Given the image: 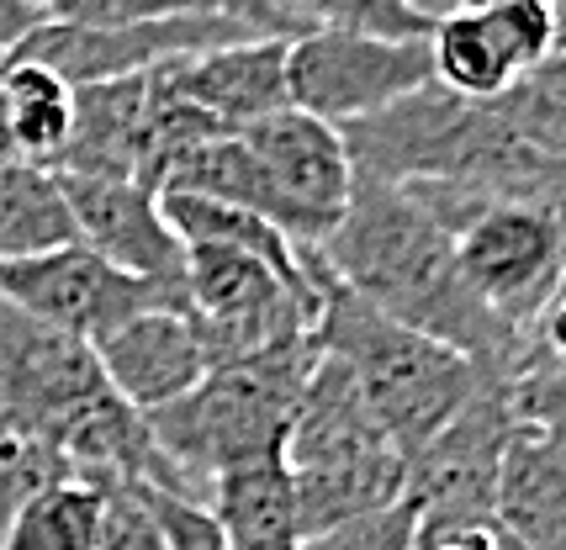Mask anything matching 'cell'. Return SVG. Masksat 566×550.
Instances as JSON below:
<instances>
[{
  "label": "cell",
  "mask_w": 566,
  "mask_h": 550,
  "mask_svg": "<svg viewBox=\"0 0 566 550\" xmlns=\"http://www.w3.org/2000/svg\"><path fill=\"white\" fill-rule=\"evenodd\" d=\"M0 127L22 165L59 170L74 138V85L43 64H6L0 70Z\"/></svg>",
  "instance_id": "obj_18"
},
{
  "label": "cell",
  "mask_w": 566,
  "mask_h": 550,
  "mask_svg": "<svg viewBox=\"0 0 566 550\" xmlns=\"http://www.w3.org/2000/svg\"><path fill=\"white\" fill-rule=\"evenodd\" d=\"M313 366H318V339L302 334L292 345L207 371L197 392L148 413L154 445L180 476L186 498L207 503L222 472L286 455L296 402H302Z\"/></svg>",
  "instance_id": "obj_2"
},
{
  "label": "cell",
  "mask_w": 566,
  "mask_h": 550,
  "mask_svg": "<svg viewBox=\"0 0 566 550\" xmlns=\"http://www.w3.org/2000/svg\"><path fill=\"white\" fill-rule=\"evenodd\" d=\"M101 376L106 387L138 408V413H159L180 402L186 392H197L207 381V345H201L197 324L186 307H154V313H138L127 318L117 334H106L96 345Z\"/></svg>",
  "instance_id": "obj_14"
},
{
  "label": "cell",
  "mask_w": 566,
  "mask_h": 550,
  "mask_svg": "<svg viewBox=\"0 0 566 550\" xmlns=\"http://www.w3.org/2000/svg\"><path fill=\"white\" fill-rule=\"evenodd\" d=\"M493 6H509V0H450V11H493Z\"/></svg>",
  "instance_id": "obj_28"
},
{
  "label": "cell",
  "mask_w": 566,
  "mask_h": 550,
  "mask_svg": "<svg viewBox=\"0 0 566 550\" xmlns=\"http://www.w3.org/2000/svg\"><path fill=\"white\" fill-rule=\"evenodd\" d=\"M328 275L387 313L397 324L419 328L450 350L471 355L488 376H514L530 360L535 339H518L467 292L455 271V239L440 228L402 186L355 176L345 223L323 244Z\"/></svg>",
  "instance_id": "obj_1"
},
{
  "label": "cell",
  "mask_w": 566,
  "mask_h": 550,
  "mask_svg": "<svg viewBox=\"0 0 566 550\" xmlns=\"http://www.w3.org/2000/svg\"><path fill=\"white\" fill-rule=\"evenodd\" d=\"M286 466L296 476L307 540L366 514H387L408 498V455L376 424L345 366L323 350L296 402Z\"/></svg>",
  "instance_id": "obj_4"
},
{
  "label": "cell",
  "mask_w": 566,
  "mask_h": 550,
  "mask_svg": "<svg viewBox=\"0 0 566 550\" xmlns=\"http://www.w3.org/2000/svg\"><path fill=\"white\" fill-rule=\"evenodd\" d=\"M11 159H17V154H11V138H6V127H0V170H6Z\"/></svg>",
  "instance_id": "obj_31"
},
{
  "label": "cell",
  "mask_w": 566,
  "mask_h": 550,
  "mask_svg": "<svg viewBox=\"0 0 566 550\" xmlns=\"http://www.w3.org/2000/svg\"><path fill=\"white\" fill-rule=\"evenodd\" d=\"M397 6H419L429 17H444V11H450V0H397Z\"/></svg>",
  "instance_id": "obj_29"
},
{
  "label": "cell",
  "mask_w": 566,
  "mask_h": 550,
  "mask_svg": "<svg viewBox=\"0 0 566 550\" xmlns=\"http://www.w3.org/2000/svg\"><path fill=\"white\" fill-rule=\"evenodd\" d=\"M556 49H566V0H556Z\"/></svg>",
  "instance_id": "obj_30"
},
{
  "label": "cell",
  "mask_w": 566,
  "mask_h": 550,
  "mask_svg": "<svg viewBox=\"0 0 566 550\" xmlns=\"http://www.w3.org/2000/svg\"><path fill=\"white\" fill-rule=\"evenodd\" d=\"M27 6H32L38 17H53V11H59V0H27Z\"/></svg>",
  "instance_id": "obj_32"
},
{
  "label": "cell",
  "mask_w": 566,
  "mask_h": 550,
  "mask_svg": "<svg viewBox=\"0 0 566 550\" xmlns=\"http://www.w3.org/2000/svg\"><path fill=\"white\" fill-rule=\"evenodd\" d=\"M493 106L530 149L551 154V159H566V101L545 96V91H535V85L524 80V85H514V91L503 101H493Z\"/></svg>",
  "instance_id": "obj_23"
},
{
  "label": "cell",
  "mask_w": 566,
  "mask_h": 550,
  "mask_svg": "<svg viewBox=\"0 0 566 550\" xmlns=\"http://www.w3.org/2000/svg\"><path fill=\"white\" fill-rule=\"evenodd\" d=\"M186 313L212 371L292 345L318 324V302L286 286L271 265L233 250H186Z\"/></svg>",
  "instance_id": "obj_9"
},
{
  "label": "cell",
  "mask_w": 566,
  "mask_h": 550,
  "mask_svg": "<svg viewBox=\"0 0 566 550\" xmlns=\"http://www.w3.org/2000/svg\"><path fill=\"white\" fill-rule=\"evenodd\" d=\"M96 487V482H91ZM96 550H170L165 529L154 519L148 487L133 482H101V540Z\"/></svg>",
  "instance_id": "obj_22"
},
{
  "label": "cell",
  "mask_w": 566,
  "mask_h": 550,
  "mask_svg": "<svg viewBox=\"0 0 566 550\" xmlns=\"http://www.w3.org/2000/svg\"><path fill=\"white\" fill-rule=\"evenodd\" d=\"M493 529L514 550H566V429L518 419L497 472Z\"/></svg>",
  "instance_id": "obj_16"
},
{
  "label": "cell",
  "mask_w": 566,
  "mask_h": 550,
  "mask_svg": "<svg viewBox=\"0 0 566 550\" xmlns=\"http://www.w3.org/2000/svg\"><path fill=\"white\" fill-rule=\"evenodd\" d=\"M254 38H265V32L249 22H233V17H222V11L154 17V22H127V27L38 22L6 64H43V70H53L59 80H70L74 91H85V85L154 75V70H165V64L233 49V43H254Z\"/></svg>",
  "instance_id": "obj_7"
},
{
  "label": "cell",
  "mask_w": 566,
  "mask_h": 550,
  "mask_svg": "<svg viewBox=\"0 0 566 550\" xmlns=\"http://www.w3.org/2000/svg\"><path fill=\"white\" fill-rule=\"evenodd\" d=\"M239 144L265 170L275 228L302 250H323L328 233L345 223L349 191H355L345 133L296 112V106H281L271 117L249 123L239 133Z\"/></svg>",
  "instance_id": "obj_11"
},
{
  "label": "cell",
  "mask_w": 566,
  "mask_h": 550,
  "mask_svg": "<svg viewBox=\"0 0 566 550\" xmlns=\"http://www.w3.org/2000/svg\"><path fill=\"white\" fill-rule=\"evenodd\" d=\"M518 429L509 376H488L482 392L408 461V503L419 514V540L488 529L497 503V472Z\"/></svg>",
  "instance_id": "obj_6"
},
{
  "label": "cell",
  "mask_w": 566,
  "mask_h": 550,
  "mask_svg": "<svg viewBox=\"0 0 566 550\" xmlns=\"http://www.w3.org/2000/svg\"><path fill=\"white\" fill-rule=\"evenodd\" d=\"M74 466L64 445L49 429L27 424H0V535L11 529V519L22 514L32 498H43L49 487L70 482Z\"/></svg>",
  "instance_id": "obj_21"
},
{
  "label": "cell",
  "mask_w": 566,
  "mask_h": 550,
  "mask_svg": "<svg viewBox=\"0 0 566 550\" xmlns=\"http://www.w3.org/2000/svg\"><path fill=\"white\" fill-rule=\"evenodd\" d=\"M286 53H292V38H254V43L165 64L154 75L175 101L197 106L201 117H212L228 133H244L249 123L292 106L286 101Z\"/></svg>",
  "instance_id": "obj_15"
},
{
  "label": "cell",
  "mask_w": 566,
  "mask_h": 550,
  "mask_svg": "<svg viewBox=\"0 0 566 550\" xmlns=\"http://www.w3.org/2000/svg\"><path fill=\"white\" fill-rule=\"evenodd\" d=\"M455 271L497 324L535 339L541 313L566 281V228L524 201H488L455 228Z\"/></svg>",
  "instance_id": "obj_5"
},
{
  "label": "cell",
  "mask_w": 566,
  "mask_h": 550,
  "mask_svg": "<svg viewBox=\"0 0 566 550\" xmlns=\"http://www.w3.org/2000/svg\"><path fill=\"white\" fill-rule=\"evenodd\" d=\"M313 339H318L323 355H334L349 371L366 408L376 413V424L392 434L397 451L408 461L444 424H455V413L488 381V371L471 355L450 350V345L397 324L387 313H376L370 302L345 292L334 275L323 281V307L318 324H313Z\"/></svg>",
  "instance_id": "obj_3"
},
{
  "label": "cell",
  "mask_w": 566,
  "mask_h": 550,
  "mask_svg": "<svg viewBox=\"0 0 566 550\" xmlns=\"http://www.w3.org/2000/svg\"><path fill=\"white\" fill-rule=\"evenodd\" d=\"M38 22H49V17H38L27 0H0V59H11V53L22 49V38Z\"/></svg>",
  "instance_id": "obj_26"
},
{
  "label": "cell",
  "mask_w": 566,
  "mask_h": 550,
  "mask_svg": "<svg viewBox=\"0 0 566 550\" xmlns=\"http://www.w3.org/2000/svg\"><path fill=\"white\" fill-rule=\"evenodd\" d=\"M0 302H11L17 313L38 318L43 328H59L96 350L106 334H117L138 313L186 307V286H159L144 275H127L74 239L53 254L0 265Z\"/></svg>",
  "instance_id": "obj_10"
},
{
  "label": "cell",
  "mask_w": 566,
  "mask_h": 550,
  "mask_svg": "<svg viewBox=\"0 0 566 550\" xmlns=\"http://www.w3.org/2000/svg\"><path fill=\"white\" fill-rule=\"evenodd\" d=\"M148 503H154V519L165 529L170 550H233L207 503L180 498V493H159V487H148Z\"/></svg>",
  "instance_id": "obj_25"
},
{
  "label": "cell",
  "mask_w": 566,
  "mask_h": 550,
  "mask_svg": "<svg viewBox=\"0 0 566 550\" xmlns=\"http://www.w3.org/2000/svg\"><path fill=\"white\" fill-rule=\"evenodd\" d=\"M64 244H74V218L59 176L11 159L0 170V265H22Z\"/></svg>",
  "instance_id": "obj_19"
},
{
  "label": "cell",
  "mask_w": 566,
  "mask_h": 550,
  "mask_svg": "<svg viewBox=\"0 0 566 550\" xmlns=\"http://www.w3.org/2000/svg\"><path fill=\"white\" fill-rule=\"evenodd\" d=\"M207 508L218 514L233 550H307V519L286 455L222 472L207 493Z\"/></svg>",
  "instance_id": "obj_17"
},
{
  "label": "cell",
  "mask_w": 566,
  "mask_h": 550,
  "mask_svg": "<svg viewBox=\"0 0 566 550\" xmlns=\"http://www.w3.org/2000/svg\"><path fill=\"white\" fill-rule=\"evenodd\" d=\"M307 550H419V514L402 498L387 514H366L355 525H339L318 540H307Z\"/></svg>",
  "instance_id": "obj_24"
},
{
  "label": "cell",
  "mask_w": 566,
  "mask_h": 550,
  "mask_svg": "<svg viewBox=\"0 0 566 550\" xmlns=\"http://www.w3.org/2000/svg\"><path fill=\"white\" fill-rule=\"evenodd\" d=\"M434 85L493 106L556 53V0H509L493 11H444L434 38Z\"/></svg>",
  "instance_id": "obj_12"
},
{
  "label": "cell",
  "mask_w": 566,
  "mask_h": 550,
  "mask_svg": "<svg viewBox=\"0 0 566 550\" xmlns=\"http://www.w3.org/2000/svg\"><path fill=\"white\" fill-rule=\"evenodd\" d=\"M530 85L535 91H545V96H556V101H566V49H556L551 59H545L541 70L530 75Z\"/></svg>",
  "instance_id": "obj_27"
},
{
  "label": "cell",
  "mask_w": 566,
  "mask_h": 550,
  "mask_svg": "<svg viewBox=\"0 0 566 550\" xmlns=\"http://www.w3.org/2000/svg\"><path fill=\"white\" fill-rule=\"evenodd\" d=\"M74 218V239L117 271L186 286V244L159 212V191L123 176H59Z\"/></svg>",
  "instance_id": "obj_13"
},
{
  "label": "cell",
  "mask_w": 566,
  "mask_h": 550,
  "mask_svg": "<svg viewBox=\"0 0 566 550\" xmlns=\"http://www.w3.org/2000/svg\"><path fill=\"white\" fill-rule=\"evenodd\" d=\"M434 85L429 43H392L345 27H313L292 38L286 53V101L328 127L366 123L397 101Z\"/></svg>",
  "instance_id": "obj_8"
},
{
  "label": "cell",
  "mask_w": 566,
  "mask_h": 550,
  "mask_svg": "<svg viewBox=\"0 0 566 550\" xmlns=\"http://www.w3.org/2000/svg\"><path fill=\"white\" fill-rule=\"evenodd\" d=\"M101 540V487L59 482L43 498H32L0 535V550H96Z\"/></svg>",
  "instance_id": "obj_20"
}]
</instances>
